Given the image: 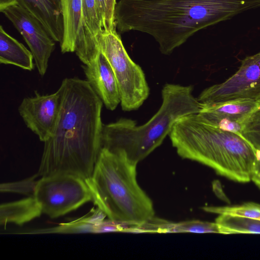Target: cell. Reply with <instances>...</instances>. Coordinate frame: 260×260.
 Wrapping results in <instances>:
<instances>
[{
  "label": "cell",
  "instance_id": "cell-26",
  "mask_svg": "<svg viewBox=\"0 0 260 260\" xmlns=\"http://www.w3.org/2000/svg\"><path fill=\"white\" fill-rule=\"evenodd\" d=\"M257 162L252 176L251 180L260 188V150H255Z\"/></svg>",
  "mask_w": 260,
  "mask_h": 260
},
{
  "label": "cell",
  "instance_id": "cell-8",
  "mask_svg": "<svg viewBox=\"0 0 260 260\" xmlns=\"http://www.w3.org/2000/svg\"><path fill=\"white\" fill-rule=\"evenodd\" d=\"M200 103H213L236 99L260 101V51L247 56L238 70L224 82L204 89Z\"/></svg>",
  "mask_w": 260,
  "mask_h": 260
},
{
  "label": "cell",
  "instance_id": "cell-5",
  "mask_svg": "<svg viewBox=\"0 0 260 260\" xmlns=\"http://www.w3.org/2000/svg\"><path fill=\"white\" fill-rule=\"evenodd\" d=\"M137 164L121 153L102 148L85 181L94 204L109 219L139 224L154 216L152 201L137 181Z\"/></svg>",
  "mask_w": 260,
  "mask_h": 260
},
{
  "label": "cell",
  "instance_id": "cell-4",
  "mask_svg": "<svg viewBox=\"0 0 260 260\" xmlns=\"http://www.w3.org/2000/svg\"><path fill=\"white\" fill-rule=\"evenodd\" d=\"M193 90L192 85L166 84L160 108L144 124L138 125L135 120L121 118L104 124L102 148L121 153L138 164L162 144L180 118L199 112L200 102Z\"/></svg>",
  "mask_w": 260,
  "mask_h": 260
},
{
  "label": "cell",
  "instance_id": "cell-18",
  "mask_svg": "<svg viewBox=\"0 0 260 260\" xmlns=\"http://www.w3.org/2000/svg\"><path fill=\"white\" fill-rule=\"evenodd\" d=\"M83 27L90 62L100 53L98 39L104 31L95 0H82Z\"/></svg>",
  "mask_w": 260,
  "mask_h": 260
},
{
  "label": "cell",
  "instance_id": "cell-14",
  "mask_svg": "<svg viewBox=\"0 0 260 260\" xmlns=\"http://www.w3.org/2000/svg\"><path fill=\"white\" fill-rule=\"evenodd\" d=\"M134 233H197L221 234L220 226L215 222L191 220L179 222H172L166 220L152 217L138 225Z\"/></svg>",
  "mask_w": 260,
  "mask_h": 260
},
{
  "label": "cell",
  "instance_id": "cell-11",
  "mask_svg": "<svg viewBox=\"0 0 260 260\" xmlns=\"http://www.w3.org/2000/svg\"><path fill=\"white\" fill-rule=\"evenodd\" d=\"M63 36L62 53L75 52L84 64L90 62L83 27L82 0H61Z\"/></svg>",
  "mask_w": 260,
  "mask_h": 260
},
{
  "label": "cell",
  "instance_id": "cell-25",
  "mask_svg": "<svg viewBox=\"0 0 260 260\" xmlns=\"http://www.w3.org/2000/svg\"><path fill=\"white\" fill-rule=\"evenodd\" d=\"M100 20L104 31L106 30V0H95Z\"/></svg>",
  "mask_w": 260,
  "mask_h": 260
},
{
  "label": "cell",
  "instance_id": "cell-17",
  "mask_svg": "<svg viewBox=\"0 0 260 260\" xmlns=\"http://www.w3.org/2000/svg\"><path fill=\"white\" fill-rule=\"evenodd\" d=\"M260 110V101L248 99H236L213 103H200L201 112H208L227 116L247 122Z\"/></svg>",
  "mask_w": 260,
  "mask_h": 260
},
{
  "label": "cell",
  "instance_id": "cell-12",
  "mask_svg": "<svg viewBox=\"0 0 260 260\" xmlns=\"http://www.w3.org/2000/svg\"><path fill=\"white\" fill-rule=\"evenodd\" d=\"M86 80L103 102L111 111L120 104L117 82L110 63L104 54L97 57L87 64L82 66Z\"/></svg>",
  "mask_w": 260,
  "mask_h": 260
},
{
  "label": "cell",
  "instance_id": "cell-16",
  "mask_svg": "<svg viewBox=\"0 0 260 260\" xmlns=\"http://www.w3.org/2000/svg\"><path fill=\"white\" fill-rule=\"evenodd\" d=\"M41 209L34 196L20 200L1 204L0 206V224L8 223L22 225L39 217Z\"/></svg>",
  "mask_w": 260,
  "mask_h": 260
},
{
  "label": "cell",
  "instance_id": "cell-3",
  "mask_svg": "<svg viewBox=\"0 0 260 260\" xmlns=\"http://www.w3.org/2000/svg\"><path fill=\"white\" fill-rule=\"evenodd\" d=\"M169 136L182 158L206 165L236 182L251 180L257 157L241 134L210 126L194 113L180 118Z\"/></svg>",
  "mask_w": 260,
  "mask_h": 260
},
{
  "label": "cell",
  "instance_id": "cell-15",
  "mask_svg": "<svg viewBox=\"0 0 260 260\" xmlns=\"http://www.w3.org/2000/svg\"><path fill=\"white\" fill-rule=\"evenodd\" d=\"M34 56L21 43L0 27V62L13 64L22 69L32 71L34 68Z\"/></svg>",
  "mask_w": 260,
  "mask_h": 260
},
{
  "label": "cell",
  "instance_id": "cell-6",
  "mask_svg": "<svg viewBox=\"0 0 260 260\" xmlns=\"http://www.w3.org/2000/svg\"><path fill=\"white\" fill-rule=\"evenodd\" d=\"M98 47L115 76L122 110L129 112L138 109L150 91L143 70L128 55L116 29L103 31L98 39Z\"/></svg>",
  "mask_w": 260,
  "mask_h": 260
},
{
  "label": "cell",
  "instance_id": "cell-9",
  "mask_svg": "<svg viewBox=\"0 0 260 260\" xmlns=\"http://www.w3.org/2000/svg\"><path fill=\"white\" fill-rule=\"evenodd\" d=\"M22 35L31 52L39 73L44 76L55 41L40 22L18 3L0 10Z\"/></svg>",
  "mask_w": 260,
  "mask_h": 260
},
{
  "label": "cell",
  "instance_id": "cell-10",
  "mask_svg": "<svg viewBox=\"0 0 260 260\" xmlns=\"http://www.w3.org/2000/svg\"><path fill=\"white\" fill-rule=\"evenodd\" d=\"M61 91L24 98L18 107V112L26 126L45 142L52 135L59 115Z\"/></svg>",
  "mask_w": 260,
  "mask_h": 260
},
{
  "label": "cell",
  "instance_id": "cell-20",
  "mask_svg": "<svg viewBox=\"0 0 260 260\" xmlns=\"http://www.w3.org/2000/svg\"><path fill=\"white\" fill-rule=\"evenodd\" d=\"M200 119L205 123L218 129L241 134L247 122L223 115L208 112H199Z\"/></svg>",
  "mask_w": 260,
  "mask_h": 260
},
{
  "label": "cell",
  "instance_id": "cell-24",
  "mask_svg": "<svg viewBox=\"0 0 260 260\" xmlns=\"http://www.w3.org/2000/svg\"><path fill=\"white\" fill-rule=\"evenodd\" d=\"M106 30L116 29L114 17V10L116 4V0H106Z\"/></svg>",
  "mask_w": 260,
  "mask_h": 260
},
{
  "label": "cell",
  "instance_id": "cell-19",
  "mask_svg": "<svg viewBox=\"0 0 260 260\" xmlns=\"http://www.w3.org/2000/svg\"><path fill=\"white\" fill-rule=\"evenodd\" d=\"M215 222L220 226L222 234H260V219L220 214L216 218Z\"/></svg>",
  "mask_w": 260,
  "mask_h": 260
},
{
  "label": "cell",
  "instance_id": "cell-13",
  "mask_svg": "<svg viewBox=\"0 0 260 260\" xmlns=\"http://www.w3.org/2000/svg\"><path fill=\"white\" fill-rule=\"evenodd\" d=\"M34 16L54 40L61 43L63 21L61 0H17Z\"/></svg>",
  "mask_w": 260,
  "mask_h": 260
},
{
  "label": "cell",
  "instance_id": "cell-21",
  "mask_svg": "<svg viewBox=\"0 0 260 260\" xmlns=\"http://www.w3.org/2000/svg\"><path fill=\"white\" fill-rule=\"evenodd\" d=\"M203 209L206 212L219 215H231L260 219V204L254 203L231 206L205 207Z\"/></svg>",
  "mask_w": 260,
  "mask_h": 260
},
{
  "label": "cell",
  "instance_id": "cell-1",
  "mask_svg": "<svg viewBox=\"0 0 260 260\" xmlns=\"http://www.w3.org/2000/svg\"><path fill=\"white\" fill-rule=\"evenodd\" d=\"M51 136L44 143L37 178L70 174L89 179L102 149L103 102L86 80L67 78Z\"/></svg>",
  "mask_w": 260,
  "mask_h": 260
},
{
  "label": "cell",
  "instance_id": "cell-27",
  "mask_svg": "<svg viewBox=\"0 0 260 260\" xmlns=\"http://www.w3.org/2000/svg\"><path fill=\"white\" fill-rule=\"evenodd\" d=\"M16 3H17V0H0V10Z\"/></svg>",
  "mask_w": 260,
  "mask_h": 260
},
{
  "label": "cell",
  "instance_id": "cell-22",
  "mask_svg": "<svg viewBox=\"0 0 260 260\" xmlns=\"http://www.w3.org/2000/svg\"><path fill=\"white\" fill-rule=\"evenodd\" d=\"M241 135L255 150H260V110L251 115Z\"/></svg>",
  "mask_w": 260,
  "mask_h": 260
},
{
  "label": "cell",
  "instance_id": "cell-2",
  "mask_svg": "<svg viewBox=\"0 0 260 260\" xmlns=\"http://www.w3.org/2000/svg\"><path fill=\"white\" fill-rule=\"evenodd\" d=\"M260 8V0H119L114 10L120 32L152 36L170 55L199 30Z\"/></svg>",
  "mask_w": 260,
  "mask_h": 260
},
{
  "label": "cell",
  "instance_id": "cell-7",
  "mask_svg": "<svg viewBox=\"0 0 260 260\" xmlns=\"http://www.w3.org/2000/svg\"><path fill=\"white\" fill-rule=\"evenodd\" d=\"M33 196L42 213L51 218L62 216L92 201L85 180L70 174L41 177Z\"/></svg>",
  "mask_w": 260,
  "mask_h": 260
},
{
  "label": "cell",
  "instance_id": "cell-23",
  "mask_svg": "<svg viewBox=\"0 0 260 260\" xmlns=\"http://www.w3.org/2000/svg\"><path fill=\"white\" fill-rule=\"evenodd\" d=\"M37 178L35 175L28 179L23 180L17 182L7 184H2L4 187L1 186V190L2 192H17L28 196H33L37 181L35 179Z\"/></svg>",
  "mask_w": 260,
  "mask_h": 260
}]
</instances>
